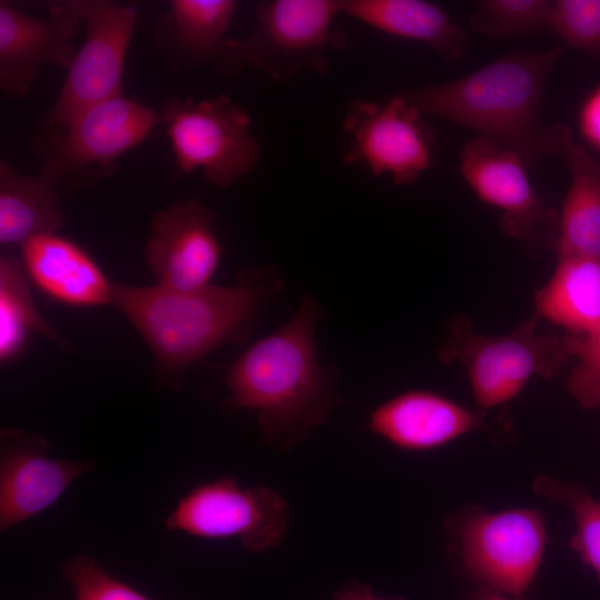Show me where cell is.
<instances>
[{
	"instance_id": "1",
	"label": "cell",
	"mask_w": 600,
	"mask_h": 600,
	"mask_svg": "<svg viewBox=\"0 0 600 600\" xmlns=\"http://www.w3.org/2000/svg\"><path fill=\"white\" fill-rule=\"evenodd\" d=\"M564 50L512 51L450 82L402 93L420 113L468 128L512 151L527 169L563 157L571 137L562 123L547 124L541 104L548 77Z\"/></svg>"
},
{
	"instance_id": "2",
	"label": "cell",
	"mask_w": 600,
	"mask_h": 600,
	"mask_svg": "<svg viewBox=\"0 0 600 600\" xmlns=\"http://www.w3.org/2000/svg\"><path fill=\"white\" fill-rule=\"evenodd\" d=\"M280 289L274 273L251 270L236 286L188 291L112 281V299L150 348L159 381L174 388L211 351L244 339Z\"/></svg>"
},
{
	"instance_id": "3",
	"label": "cell",
	"mask_w": 600,
	"mask_h": 600,
	"mask_svg": "<svg viewBox=\"0 0 600 600\" xmlns=\"http://www.w3.org/2000/svg\"><path fill=\"white\" fill-rule=\"evenodd\" d=\"M318 308L306 297L293 318L249 347L228 368L226 407L257 414L268 444L290 448L322 424L340 402L332 371L320 366Z\"/></svg>"
},
{
	"instance_id": "4",
	"label": "cell",
	"mask_w": 600,
	"mask_h": 600,
	"mask_svg": "<svg viewBox=\"0 0 600 600\" xmlns=\"http://www.w3.org/2000/svg\"><path fill=\"white\" fill-rule=\"evenodd\" d=\"M160 121L152 108L116 97L61 124L41 123L32 138L39 173L64 197L110 176L118 160L142 143Z\"/></svg>"
},
{
	"instance_id": "5",
	"label": "cell",
	"mask_w": 600,
	"mask_h": 600,
	"mask_svg": "<svg viewBox=\"0 0 600 600\" xmlns=\"http://www.w3.org/2000/svg\"><path fill=\"white\" fill-rule=\"evenodd\" d=\"M539 319L534 312L501 336L477 332L463 313L446 319L447 337L438 357L443 363L458 361L464 367L477 410L509 402L533 376L553 379L571 358L563 338L538 332Z\"/></svg>"
},
{
	"instance_id": "6",
	"label": "cell",
	"mask_w": 600,
	"mask_h": 600,
	"mask_svg": "<svg viewBox=\"0 0 600 600\" xmlns=\"http://www.w3.org/2000/svg\"><path fill=\"white\" fill-rule=\"evenodd\" d=\"M158 113L180 173L201 170L209 183L227 188L257 167L251 119L230 97H170Z\"/></svg>"
},
{
	"instance_id": "7",
	"label": "cell",
	"mask_w": 600,
	"mask_h": 600,
	"mask_svg": "<svg viewBox=\"0 0 600 600\" xmlns=\"http://www.w3.org/2000/svg\"><path fill=\"white\" fill-rule=\"evenodd\" d=\"M338 14L339 0L260 1L251 31L237 39L241 58L277 82L304 71L322 76L329 53L347 43L333 26Z\"/></svg>"
},
{
	"instance_id": "8",
	"label": "cell",
	"mask_w": 600,
	"mask_h": 600,
	"mask_svg": "<svg viewBox=\"0 0 600 600\" xmlns=\"http://www.w3.org/2000/svg\"><path fill=\"white\" fill-rule=\"evenodd\" d=\"M86 27L58 96L41 123L61 124L102 101L123 96L127 53L138 22L134 4L71 0Z\"/></svg>"
},
{
	"instance_id": "9",
	"label": "cell",
	"mask_w": 600,
	"mask_h": 600,
	"mask_svg": "<svg viewBox=\"0 0 600 600\" xmlns=\"http://www.w3.org/2000/svg\"><path fill=\"white\" fill-rule=\"evenodd\" d=\"M170 531L236 538L250 552L280 544L288 529V504L266 484L241 487L229 476L194 487L164 520Z\"/></svg>"
},
{
	"instance_id": "10",
	"label": "cell",
	"mask_w": 600,
	"mask_h": 600,
	"mask_svg": "<svg viewBox=\"0 0 600 600\" xmlns=\"http://www.w3.org/2000/svg\"><path fill=\"white\" fill-rule=\"evenodd\" d=\"M456 530L462 563L474 580L516 597L527 591L539 570L547 541L546 522L538 510L470 512Z\"/></svg>"
},
{
	"instance_id": "11",
	"label": "cell",
	"mask_w": 600,
	"mask_h": 600,
	"mask_svg": "<svg viewBox=\"0 0 600 600\" xmlns=\"http://www.w3.org/2000/svg\"><path fill=\"white\" fill-rule=\"evenodd\" d=\"M342 127L350 137L344 162L389 174L396 184L413 183L432 164V128L402 93L386 102H351Z\"/></svg>"
},
{
	"instance_id": "12",
	"label": "cell",
	"mask_w": 600,
	"mask_h": 600,
	"mask_svg": "<svg viewBox=\"0 0 600 600\" xmlns=\"http://www.w3.org/2000/svg\"><path fill=\"white\" fill-rule=\"evenodd\" d=\"M527 170L519 156L478 136L460 152L461 176L478 199L501 211V232L552 250L559 212L536 191Z\"/></svg>"
},
{
	"instance_id": "13",
	"label": "cell",
	"mask_w": 600,
	"mask_h": 600,
	"mask_svg": "<svg viewBox=\"0 0 600 600\" xmlns=\"http://www.w3.org/2000/svg\"><path fill=\"white\" fill-rule=\"evenodd\" d=\"M82 19L72 1L54 4L46 18L0 1V90L9 99L27 96L44 67L68 70L77 52Z\"/></svg>"
},
{
	"instance_id": "14",
	"label": "cell",
	"mask_w": 600,
	"mask_h": 600,
	"mask_svg": "<svg viewBox=\"0 0 600 600\" xmlns=\"http://www.w3.org/2000/svg\"><path fill=\"white\" fill-rule=\"evenodd\" d=\"M212 221L211 209L196 199L154 213L144 257L159 286L188 291L210 284L222 254Z\"/></svg>"
},
{
	"instance_id": "15",
	"label": "cell",
	"mask_w": 600,
	"mask_h": 600,
	"mask_svg": "<svg viewBox=\"0 0 600 600\" xmlns=\"http://www.w3.org/2000/svg\"><path fill=\"white\" fill-rule=\"evenodd\" d=\"M90 467L49 456L47 440L16 428L0 431V529L7 530L52 506Z\"/></svg>"
},
{
	"instance_id": "16",
	"label": "cell",
	"mask_w": 600,
	"mask_h": 600,
	"mask_svg": "<svg viewBox=\"0 0 600 600\" xmlns=\"http://www.w3.org/2000/svg\"><path fill=\"white\" fill-rule=\"evenodd\" d=\"M233 0H171L156 22L153 40L172 71L209 67L232 76L246 64L237 39L228 37Z\"/></svg>"
},
{
	"instance_id": "17",
	"label": "cell",
	"mask_w": 600,
	"mask_h": 600,
	"mask_svg": "<svg viewBox=\"0 0 600 600\" xmlns=\"http://www.w3.org/2000/svg\"><path fill=\"white\" fill-rule=\"evenodd\" d=\"M486 426L479 410H469L427 390H410L391 398L378 406L369 420L373 433L410 451L442 447Z\"/></svg>"
},
{
	"instance_id": "18",
	"label": "cell",
	"mask_w": 600,
	"mask_h": 600,
	"mask_svg": "<svg viewBox=\"0 0 600 600\" xmlns=\"http://www.w3.org/2000/svg\"><path fill=\"white\" fill-rule=\"evenodd\" d=\"M29 280L46 297L73 308L113 304L112 281L96 259L68 237L46 233L20 244Z\"/></svg>"
},
{
	"instance_id": "19",
	"label": "cell",
	"mask_w": 600,
	"mask_h": 600,
	"mask_svg": "<svg viewBox=\"0 0 600 600\" xmlns=\"http://www.w3.org/2000/svg\"><path fill=\"white\" fill-rule=\"evenodd\" d=\"M340 14L383 33L421 42L449 61L468 47L466 30L441 7L422 0H339Z\"/></svg>"
},
{
	"instance_id": "20",
	"label": "cell",
	"mask_w": 600,
	"mask_h": 600,
	"mask_svg": "<svg viewBox=\"0 0 600 600\" xmlns=\"http://www.w3.org/2000/svg\"><path fill=\"white\" fill-rule=\"evenodd\" d=\"M557 267L534 292L536 313L569 332H600V262L579 256H557Z\"/></svg>"
},
{
	"instance_id": "21",
	"label": "cell",
	"mask_w": 600,
	"mask_h": 600,
	"mask_svg": "<svg viewBox=\"0 0 600 600\" xmlns=\"http://www.w3.org/2000/svg\"><path fill=\"white\" fill-rule=\"evenodd\" d=\"M563 158L571 182L559 213L557 256L600 262V161L570 137Z\"/></svg>"
},
{
	"instance_id": "22",
	"label": "cell",
	"mask_w": 600,
	"mask_h": 600,
	"mask_svg": "<svg viewBox=\"0 0 600 600\" xmlns=\"http://www.w3.org/2000/svg\"><path fill=\"white\" fill-rule=\"evenodd\" d=\"M62 194L41 173H20L12 163L0 162V243L21 244L54 233L63 224Z\"/></svg>"
},
{
	"instance_id": "23",
	"label": "cell",
	"mask_w": 600,
	"mask_h": 600,
	"mask_svg": "<svg viewBox=\"0 0 600 600\" xmlns=\"http://www.w3.org/2000/svg\"><path fill=\"white\" fill-rule=\"evenodd\" d=\"M21 259L0 256V361L7 364L23 351L31 332H38L59 347L70 344L56 332L38 311Z\"/></svg>"
},
{
	"instance_id": "24",
	"label": "cell",
	"mask_w": 600,
	"mask_h": 600,
	"mask_svg": "<svg viewBox=\"0 0 600 600\" xmlns=\"http://www.w3.org/2000/svg\"><path fill=\"white\" fill-rule=\"evenodd\" d=\"M533 490L543 498L566 503L572 510L576 530L569 547L600 582V501L578 484L546 477L534 480Z\"/></svg>"
},
{
	"instance_id": "25",
	"label": "cell",
	"mask_w": 600,
	"mask_h": 600,
	"mask_svg": "<svg viewBox=\"0 0 600 600\" xmlns=\"http://www.w3.org/2000/svg\"><path fill=\"white\" fill-rule=\"evenodd\" d=\"M551 8L549 0H483L470 17L469 28L499 39L550 31Z\"/></svg>"
},
{
	"instance_id": "26",
	"label": "cell",
	"mask_w": 600,
	"mask_h": 600,
	"mask_svg": "<svg viewBox=\"0 0 600 600\" xmlns=\"http://www.w3.org/2000/svg\"><path fill=\"white\" fill-rule=\"evenodd\" d=\"M550 31L569 47L600 60V0L552 1Z\"/></svg>"
},
{
	"instance_id": "27",
	"label": "cell",
	"mask_w": 600,
	"mask_h": 600,
	"mask_svg": "<svg viewBox=\"0 0 600 600\" xmlns=\"http://www.w3.org/2000/svg\"><path fill=\"white\" fill-rule=\"evenodd\" d=\"M60 571L72 586L76 600H149L86 554L71 558Z\"/></svg>"
},
{
	"instance_id": "28",
	"label": "cell",
	"mask_w": 600,
	"mask_h": 600,
	"mask_svg": "<svg viewBox=\"0 0 600 600\" xmlns=\"http://www.w3.org/2000/svg\"><path fill=\"white\" fill-rule=\"evenodd\" d=\"M567 350L577 364L568 376L570 394L587 409H600V332L563 337Z\"/></svg>"
},
{
	"instance_id": "29",
	"label": "cell",
	"mask_w": 600,
	"mask_h": 600,
	"mask_svg": "<svg viewBox=\"0 0 600 600\" xmlns=\"http://www.w3.org/2000/svg\"><path fill=\"white\" fill-rule=\"evenodd\" d=\"M578 126L584 140L600 151V84L586 97L580 106Z\"/></svg>"
},
{
	"instance_id": "30",
	"label": "cell",
	"mask_w": 600,
	"mask_h": 600,
	"mask_svg": "<svg viewBox=\"0 0 600 600\" xmlns=\"http://www.w3.org/2000/svg\"><path fill=\"white\" fill-rule=\"evenodd\" d=\"M332 600H403L396 597L387 599L377 596L370 586L361 584L357 581H349L341 586L333 594Z\"/></svg>"
},
{
	"instance_id": "31",
	"label": "cell",
	"mask_w": 600,
	"mask_h": 600,
	"mask_svg": "<svg viewBox=\"0 0 600 600\" xmlns=\"http://www.w3.org/2000/svg\"><path fill=\"white\" fill-rule=\"evenodd\" d=\"M480 600H510L504 597L502 593L489 589L483 593Z\"/></svg>"
}]
</instances>
